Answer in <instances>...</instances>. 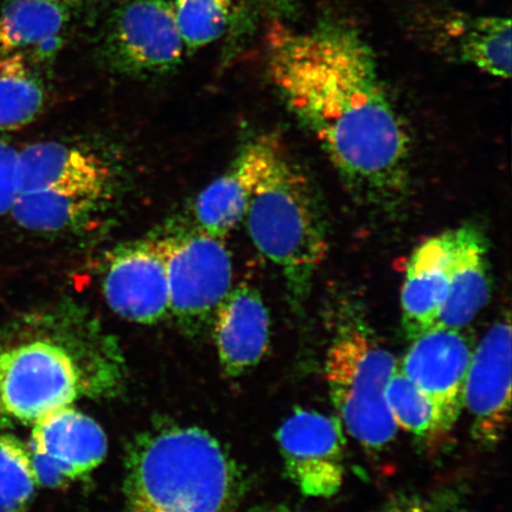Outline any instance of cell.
<instances>
[{
    "label": "cell",
    "mask_w": 512,
    "mask_h": 512,
    "mask_svg": "<svg viewBox=\"0 0 512 512\" xmlns=\"http://www.w3.org/2000/svg\"><path fill=\"white\" fill-rule=\"evenodd\" d=\"M170 290V313L190 335L213 324L215 312L232 290V256L222 239L200 229L156 239Z\"/></svg>",
    "instance_id": "6"
},
{
    "label": "cell",
    "mask_w": 512,
    "mask_h": 512,
    "mask_svg": "<svg viewBox=\"0 0 512 512\" xmlns=\"http://www.w3.org/2000/svg\"><path fill=\"white\" fill-rule=\"evenodd\" d=\"M104 51L120 73L149 75L169 72L185 54L174 9L168 0H130L108 27Z\"/></svg>",
    "instance_id": "8"
},
{
    "label": "cell",
    "mask_w": 512,
    "mask_h": 512,
    "mask_svg": "<svg viewBox=\"0 0 512 512\" xmlns=\"http://www.w3.org/2000/svg\"><path fill=\"white\" fill-rule=\"evenodd\" d=\"M32 426L29 452L38 485L60 488L89 475L106 458L104 430L72 406L50 413Z\"/></svg>",
    "instance_id": "9"
},
{
    "label": "cell",
    "mask_w": 512,
    "mask_h": 512,
    "mask_svg": "<svg viewBox=\"0 0 512 512\" xmlns=\"http://www.w3.org/2000/svg\"><path fill=\"white\" fill-rule=\"evenodd\" d=\"M267 66L287 107L352 192L375 206L398 204L408 187L411 137L362 36L343 24L275 25Z\"/></svg>",
    "instance_id": "1"
},
{
    "label": "cell",
    "mask_w": 512,
    "mask_h": 512,
    "mask_svg": "<svg viewBox=\"0 0 512 512\" xmlns=\"http://www.w3.org/2000/svg\"><path fill=\"white\" fill-rule=\"evenodd\" d=\"M472 438L495 447L507 433L511 406V324L497 320L472 352L464 390Z\"/></svg>",
    "instance_id": "10"
},
{
    "label": "cell",
    "mask_w": 512,
    "mask_h": 512,
    "mask_svg": "<svg viewBox=\"0 0 512 512\" xmlns=\"http://www.w3.org/2000/svg\"><path fill=\"white\" fill-rule=\"evenodd\" d=\"M412 342L400 369L431 400L448 433L464 407L469 339L460 330L434 328Z\"/></svg>",
    "instance_id": "12"
},
{
    "label": "cell",
    "mask_w": 512,
    "mask_h": 512,
    "mask_svg": "<svg viewBox=\"0 0 512 512\" xmlns=\"http://www.w3.org/2000/svg\"><path fill=\"white\" fill-rule=\"evenodd\" d=\"M270 316L261 294L243 284L230 290L215 312L214 338L221 367L229 377L253 369L270 344Z\"/></svg>",
    "instance_id": "14"
},
{
    "label": "cell",
    "mask_w": 512,
    "mask_h": 512,
    "mask_svg": "<svg viewBox=\"0 0 512 512\" xmlns=\"http://www.w3.org/2000/svg\"><path fill=\"white\" fill-rule=\"evenodd\" d=\"M43 106V85L29 60L21 54L0 55V131L27 126Z\"/></svg>",
    "instance_id": "21"
},
{
    "label": "cell",
    "mask_w": 512,
    "mask_h": 512,
    "mask_svg": "<svg viewBox=\"0 0 512 512\" xmlns=\"http://www.w3.org/2000/svg\"><path fill=\"white\" fill-rule=\"evenodd\" d=\"M102 288L111 310L128 322L156 324L170 315L168 274L156 239L115 249Z\"/></svg>",
    "instance_id": "11"
},
{
    "label": "cell",
    "mask_w": 512,
    "mask_h": 512,
    "mask_svg": "<svg viewBox=\"0 0 512 512\" xmlns=\"http://www.w3.org/2000/svg\"><path fill=\"white\" fill-rule=\"evenodd\" d=\"M68 21L66 0H3L0 55L47 61L61 48Z\"/></svg>",
    "instance_id": "19"
},
{
    "label": "cell",
    "mask_w": 512,
    "mask_h": 512,
    "mask_svg": "<svg viewBox=\"0 0 512 512\" xmlns=\"http://www.w3.org/2000/svg\"><path fill=\"white\" fill-rule=\"evenodd\" d=\"M246 217L255 247L280 268L292 303L303 304L328 252V227L311 179L270 137Z\"/></svg>",
    "instance_id": "4"
},
{
    "label": "cell",
    "mask_w": 512,
    "mask_h": 512,
    "mask_svg": "<svg viewBox=\"0 0 512 512\" xmlns=\"http://www.w3.org/2000/svg\"><path fill=\"white\" fill-rule=\"evenodd\" d=\"M388 512H424L420 509H415V508H412V509H394L392 511H388Z\"/></svg>",
    "instance_id": "26"
},
{
    "label": "cell",
    "mask_w": 512,
    "mask_h": 512,
    "mask_svg": "<svg viewBox=\"0 0 512 512\" xmlns=\"http://www.w3.org/2000/svg\"><path fill=\"white\" fill-rule=\"evenodd\" d=\"M123 381L117 343L67 307L36 329L0 336V428L35 425L82 398L111 396Z\"/></svg>",
    "instance_id": "2"
},
{
    "label": "cell",
    "mask_w": 512,
    "mask_h": 512,
    "mask_svg": "<svg viewBox=\"0 0 512 512\" xmlns=\"http://www.w3.org/2000/svg\"><path fill=\"white\" fill-rule=\"evenodd\" d=\"M453 232L426 240L407 264L401 291L402 326L409 341L437 326L446 300Z\"/></svg>",
    "instance_id": "16"
},
{
    "label": "cell",
    "mask_w": 512,
    "mask_h": 512,
    "mask_svg": "<svg viewBox=\"0 0 512 512\" xmlns=\"http://www.w3.org/2000/svg\"><path fill=\"white\" fill-rule=\"evenodd\" d=\"M398 364L361 320L341 324L325 361L331 401L344 430L370 452L393 443L398 426L387 389Z\"/></svg>",
    "instance_id": "5"
},
{
    "label": "cell",
    "mask_w": 512,
    "mask_h": 512,
    "mask_svg": "<svg viewBox=\"0 0 512 512\" xmlns=\"http://www.w3.org/2000/svg\"><path fill=\"white\" fill-rule=\"evenodd\" d=\"M427 35L444 54L499 79L511 75V21L450 12L428 19Z\"/></svg>",
    "instance_id": "13"
},
{
    "label": "cell",
    "mask_w": 512,
    "mask_h": 512,
    "mask_svg": "<svg viewBox=\"0 0 512 512\" xmlns=\"http://www.w3.org/2000/svg\"><path fill=\"white\" fill-rule=\"evenodd\" d=\"M242 495L238 464L202 428H150L127 448V512H236Z\"/></svg>",
    "instance_id": "3"
},
{
    "label": "cell",
    "mask_w": 512,
    "mask_h": 512,
    "mask_svg": "<svg viewBox=\"0 0 512 512\" xmlns=\"http://www.w3.org/2000/svg\"><path fill=\"white\" fill-rule=\"evenodd\" d=\"M265 155V137L245 146L227 172L197 196V229L223 239L245 219L258 184Z\"/></svg>",
    "instance_id": "18"
},
{
    "label": "cell",
    "mask_w": 512,
    "mask_h": 512,
    "mask_svg": "<svg viewBox=\"0 0 512 512\" xmlns=\"http://www.w3.org/2000/svg\"><path fill=\"white\" fill-rule=\"evenodd\" d=\"M107 192L42 189L15 198L10 214L22 228L37 233H59L75 228L95 213Z\"/></svg>",
    "instance_id": "20"
},
{
    "label": "cell",
    "mask_w": 512,
    "mask_h": 512,
    "mask_svg": "<svg viewBox=\"0 0 512 512\" xmlns=\"http://www.w3.org/2000/svg\"><path fill=\"white\" fill-rule=\"evenodd\" d=\"M18 151L0 139V217L9 214L17 196Z\"/></svg>",
    "instance_id": "25"
},
{
    "label": "cell",
    "mask_w": 512,
    "mask_h": 512,
    "mask_svg": "<svg viewBox=\"0 0 512 512\" xmlns=\"http://www.w3.org/2000/svg\"><path fill=\"white\" fill-rule=\"evenodd\" d=\"M113 172L104 158L79 146L43 142L18 152L17 195L42 189L107 192Z\"/></svg>",
    "instance_id": "15"
},
{
    "label": "cell",
    "mask_w": 512,
    "mask_h": 512,
    "mask_svg": "<svg viewBox=\"0 0 512 512\" xmlns=\"http://www.w3.org/2000/svg\"><path fill=\"white\" fill-rule=\"evenodd\" d=\"M239 0H175L172 2L185 53H192L219 40Z\"/></svg>",
    "instance_id": "23"
},
{
    "label": "cell",
    "mask_w": 512,
    "mask_h": 512,
    "mask_svg": "<svg viewBox=\"0 0 512 512\" xmlns=\"http://www.w3.org/2000/svg\"><path fill=\"white\" fill-rule=\"evenodd\" d=\"M285 475L304 496L330 498L345 478V437L341 420L297 407L277 432Z\"/></svg>",
    "instance_id": "7"
},
{
    "label": "cell",
    "mask_w": 512,
    "mask_h": 512,
    "mask_svg": "<svg viewBox=\"0 0 512 512\" xmlns=\"http://www.w3.org/2000/svg\"><path fill=\"white\" fill-rule=\"evenodd\" d=\"M453 247L446 300L435 328L460 330L489 303V243L473 224L452 230Z\"/></svg>",
    "instance_id": "17"
},
{
    "label": "cell",
    "mask_w": 512,
    "mask_h": 512,
    "mask_svg": "<svg viewBox=\"0 0 512 512\" xmlns=\"http://www.w3.org/2000/svg\"><path fill=\"white\" fill-rule=\"evenodd\" d=\"M387 402L395 425L421 439L447 434L437 409L415 384L396 368L387 389Z\"/></svg>",
    "instance_id": "22"
},
{
    "label": "cell",
    "mask_w": 512,
    "mask_h": 512,
    "mask_svg": "<svg viewBox=\"0 0 512 512\" xmlns=\"http://www.w3.org/2000/svg\"><path fill=\"white\" fill-rule=\"evenodd\" d=\"M239 2H240V0H239Z\"/></svg>",
    "instance_id": "28"
},
{
    "label": "cell",
    "mask_w": 512,
    "mask_h": 512,
    "mask_svg": "<svg viewBox=\"0 0 512 512\" xmlns=\"http://www.w3.org/2000/svg\"><path fill=\"white\" fill-rule=\"evenodd\" d=\"M29 447L15 435L0 434V512H24L36 494Z\"/></svg>",
    "instance_id": "24"
},
{
    "label": "cell",
    "mask_w": 512,
    "mask_h": 512,
    "mask_svg": "<svg viewBox=\"0 0 512 512\" xmlns=\"http://www.w3.org/2000/svg\"><path fill=\"white\" fill-rule=\"evenodd\" d=\"M268 512H298V511H293V510H290L287 508H280V509H275V510L268 511Z\"/></svg>",
    "instance_id": "27"
}]
</instances>
